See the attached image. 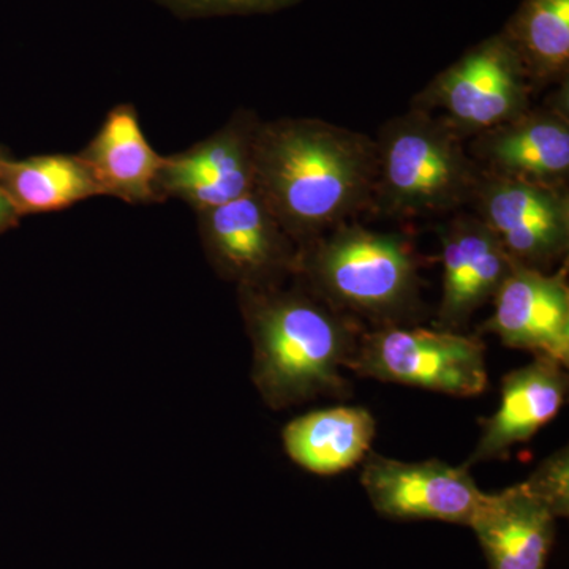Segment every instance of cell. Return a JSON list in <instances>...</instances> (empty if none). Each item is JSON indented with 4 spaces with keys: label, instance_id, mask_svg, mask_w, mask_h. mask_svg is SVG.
<instances>
[{
    "label": "cell",
    "instance_id": "6da1fadb",
    "mask_svg": "<svg viewBox=\"0 0 569 569\" xmlns=\"http://www.w3.org/2000/svg\"><path fill=\"white\" fill-rule=\"evenodd\" d=\"M376 140L320 119L260 122L254 137V190L296 246L372 209Z\"/></svg>",
    "mask_w": 569,
    "mask_h": 569
},
{
    "label": "cell",
    "instance_id": "7a4b0ae2",
    "mask_svg": "<svg viewBox=\"0 0 569 569\" xmlns=\"http://www.w3.org/2000/svg\"><path fill=\"white\" fill-rule=\"evenodd\" d=\"M238 296L253 348L252 381L266 406L283 410L348 395L340 370L361 336L355 318L307 287L238 288Z\"/></svg>",
    "mask_w": 569,
    "mask_h": 569
},
{
    "label": "cell",
    "instance_id": "3957f363",
    "mask_svg": "<svg viewBox=\"0 0 569 569\" xmlns=\"http://www.w3.org/2000/svg\"><path fill=\"white\" fill-rule=\"evenodd\" d=\"M295 277L340 312L378 326L399 325L419 305L417 254L407 238L358 223L299 247Z\"/></svg>",
    "mask_w": 569,
    "mask_h": 569
},
{
    "label": "cell",
    "instance_id": "277c9868",
    "mask_svg": "<svg viewBox=\"0 0 569 569\" xmlns=\"http://www.w3.org/2000/svg\"><path fill=\"white\" fill-rule=\"evenodd\" d=\"M372 208L399 219L458 211L473 201L481 168L448 122L411 108L385 123L376 140Z\"/></svg>",
    "mask_w": 569,
    "mask_h": 569
},
{
    "label": "cell",
    "instance_id": "5b68a950",
    "mask_svg": "<svg viewBox=\"0 0 569 569\" xmlns=\"http://www.w3.org/2000/svg\"><path fill=\"white\" fill-rule=\"evenodd\" d=\"M347 367L359 377L456 397L479 396L489 383L481 339L441 328L361 332Z\"/></svg>",
    "mask_w": 569,
    "mask_h": 569
},
{
    "label": "cell",
    "instance_id": "8992f818",
    "mask_svg": "<svg viewBox=\"0 0 569 569\" xmlns=\"http://www.w3.org/2000/svg\"><path fill=\"white\" fill-rule=\"evenodd\" d=\"M531 89L522 63L500 32L440 71L411 108L432 112L466 140L529 110Z\"/></svg>",
    "mask_w": 569,
    "mask_h": 569
},
{
    "label": "cell",
    "instance_id": "52a82bcc",
    "mask_svg": "<svg viewBox=\"0 0 569 569\" xmlns=\"http://www.w3.org/2000/svg\"><path fill=\"white\" fill-rule=\"evenodd\" d=\"M197 216L206 258L223 280L254 288L295 277L299 247L257 190Z\"/></svg>",
    "mask_w": 569,
    "mask_h": 569
},
{
    "label": "cell",
    "instance_id": "ba28073f",
    "mask_svg": "<svg viewBox=\"0 0 569 569\" xmlns=\"http://www.w3.org/2000/svg\"><path fill=\"white\" fill-rule=\"evenodd\" d=\"M471 203L516 263L550 272L567 258V189L482 174Z\"/></svg>",
    "mask_w": 569,
    "mask_h": 569
},
{
    "label": "cell",
    "instance_id": "9c48e42d",
    "mask_svg": "<svg viewBox=\"0 0 569 569\" xmlns=\"http://www.w3.org/2000/svg\"><path fill=\"white\" fill-rule=\"evenodd\" d=\"M362 462V488L383 518L470 527L486 496L467 466L452 467L436 459L402 462L376 452Z\"/></svg>",
    "mask_w": 569,
    "mask_h": 569
},
{
    "label": "cell",
    "instance_id": "30bf717a",
    "mask_svg": "<svg viewBox=\"0 0 569 569\" xmlns=\"http://www.w3.org/2000/svg\"><path fill=\"white\" fill-rule=\"evenodd\" d=\"M260 119L238 111L222 129L186 151L164 156L160 203L179 200L194 212L217 208L254 189V137Z\"/></svg>",
    "mask_w": 569,
    "mask_h": 569
},
{
    "label": "cell",
    "instance_id": "8fae6325",
    "mask_svg": "<svg viewBox=\"0 0 569 569\" xmlns=\"http://www.w3.org/2000/svg\"><path fill=\"white\" fill-rule=\"evenodd\" d=\"M492 302V316L479 331L568 367L569 287L563 269L545 272L515 263Z\"/></svg>",
    "mask_w": 569,
    "mask_h": 569
},
{
    "label": "cell",
    "instance_id": "7c38bea8",
    "mask_svg": "<svg viewBox=\"0 0 569 569\" xmlns=\"http://www.w3.org/2000/svg\"><path fill=\"white\" fill-rule=\"evenodd\" d=\"M567 91L550 107L527 110L473 137L470 156L482 174L567 189L569 118Z\"/></svg>",
    "mask_w": 569,
    "mask_h": 569
},
{
    "label": "cell",
    "instance_id": "4fadbf2b",
    "mask_svg": "<svg viewBox=\"0 0 569 569\" xmlns=\"http://www.w3.org/2000/svg\"><path fill=\"white\" fill-rule=\"evenodd\" d=\"M437 233L443 264L438 323L458 331L492 301L516 261L477 213L438 224Z\"/></svg>",
    "mask_w": 569,
    "mask_h": 569
},
{
    "label": "cell",
    "instance_id": "5bb4252c",
    "mask_svg": "<svg viewBox=\"0 0 569 569\" xmlns=\"http://www.w3.org/2000/svg\"><path fill=\"white\" fill-rule=\"evenodd\" d=\"M568 388L567 367L546 356L509 372L501 383L500 407L486 419L466 466L503 459L516 445L537 436L565 407Z\"/></svg>",
    "mask_w": 569,
    "mask_h": 569
},
{
    "label": "cell",
    "instance_id": "9a60e30c",
    "mask_svg": "<svg viewBox=\"0 0 569 569\" xmlns=\"http://www.w3.org/2000/svg\"><path fill=\"white\" fill-rule=\"evenodd\" d=\"M556 520L552 509L526 482L486 493L470 529L477 535L489 569H546Z\"/></svg>",
    "mask_w": 569,
    "mask_h": 569
},
{
    "label": "cell",
    "instance_id": "2e32d148",
    "mask_svg": "<svg viewBox=\"0 0 569 569\" xmlns=\"http://www.w3.org/2000/svg\"><path fill=\"white\" fill-rule=\"evenodd\" d=\"M78 156L91 168L107 197L129 204L160 203L157 182L164 156L152 148L132 103L108 111L99 132Z\"/></svg>",
    "mask_w": 569,
    "mask_h": 569
},
{
    "label": "cell",
    "instance_id": "e0dca14e",
    "mask_svg": "<svg viewBox=\"0 0 569 569\" xmlns=\"http://www.w3.org/2000/svg\"><path fill=\"white\" fill-rule=\"evenodd\" d=\"M377 422L362 407L310 411L282 430L283 449L296 466L310 473L337 475L366 459Z\"/></svg>",
    "mask_w": 569,
    "mask_h": 569
},
{
    "label": "cell",
    "instance_id": "ac0fdd59",
    "mask_svg": "<svg viewBox=\"0 0 569 569\" xmlns=\"http://www.w3.org/2000/svg\"><path fill=\"white\" fill-rule=\"evenodd\" d=\"M2 183L18 216L58 212L93 197L102 187L78 153H44L2 163Z\"/></svg>",
    "mask_w": 569,
    "mask_h": 569
},
{
    "label": "cell",
    "instance_id": "d6986e66",
    "mask_svg": "<svg viewBox=\"0 0 569 569\" xmlns=\"http://www.w3.org/2000/svg\"><path fill=\"white\" fill-rule=\"evenodd\" d=\"M501 36L533 88L568 81L569 0H522Z\"/></svg>",
    "mask_w": 569,
    "mask_h": 569
},
{
    "label": "cell",
    "instance_id": "ffe728a7",
    "mask_svg": "<svg viewBox=\"0 0 569 569\" xmlns=\"http://www.w3.org/2000/svg\"><path fill=\"white\" fill-rule=\"evenodd\" d=\"M527 488L541 498L557 519L569 515V452L568 447L542 460L527 479Z\"/></svg>",
    "mask_w": 569,
    "mask_h": 569
},
{
    "label": "cell",
    "instance_id": "44dd1931",
    "mask_svg": "<svg viewBox=\"0 0 569 569\" xmlns=\"http://www.w3.org/2000/svg\"><path fill=\"white\" fill-rule=\"evenodd\" d=\"M176 17L189 18L228 17V14L274 13L301 2V0H156Z\"/></svg>",
    "mask_w": 569,
    "mask_h": 569
},
{
    "label": "cell",
    "instance_id": "7402d4cb",
    "mask_svg": "<svg viewBox=\"0 0 569 569\" xmlns=\"http://www.w3.org/2000/svg\"><path fill=\"white\" fill-rule=\"evenodd\" d=\"M9 156V151L0 146V176H2L3 160ZM20 220L21 217L18 216V212L14 211L13 206H11L9 197H7L6 190H3L2 178H0V234L6 233V231L11 230V228L18 227Z\"/></svg>",
    "mask_w": 569,
    "mask_h": 569
}]
</instances>
